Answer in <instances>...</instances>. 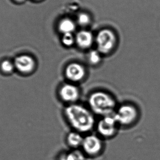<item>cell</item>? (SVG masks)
Masks as SVG:
<instances>
[{
	"instance_id": "2e32d148",
	"label": "cell",
	"mask_w": 160,
	"mask_h": 160,
	"mask_svg": "<svg viewBox=\"0 0 160 160\" xmlns=\"http://www.w3.org/2000/svg\"><path fill=\"white\" fill-rule=\"evenodd\" d=\"M62 41L63 44L66 46H70L74 42V38L71 33H65Z\"/></svg>"
},
{
	"instance_id": "52a82bcc",
	"label": "cell",
	"mask_w": 160,
	"mask_h": 160,
	"mask_svg": "<svg viewBox=\"0 0 160 160\" xmlns=\"http://www.w3.org/2000/svg\"><path fill=\"white\" fill-rule=\"evenodd\" d=\"M59 94L62 100L70 105L77 103L80 97L81 92L78 85L68 83L60 87Z\"/></svg>"
},
{
	"instance_id": "8992f818",
	"label": "cell",
	"mask_w": 160,
	"mask_h": 160,
	"mask_svg": "<svg viewBox=\"0 0 160 160\" xmlns=\"http://www.w3.org/2000/svg\"><path fill=\"white\" fill-rule=\"evenodd\" d=\"M96 41L99 51L102 53H107L115 46L116 36L112 31L104 29L98 33Z\"/></svg>"
},
{
	"instance_id": "6da1fadb",
	"label": "cell",
	"mask_w": 160,
	"mask_h": 160,
	"mask_svg": "<svg viewBox=\"0 0 160 160\" xmlns=\"http://www.w3.org/2000/svg\"><path fill=\"white\" fill-rule=\"evenodd\" d=\"M65 115L74 131L89 134L96 128L95 115L88 107L78 103L70 104L65 109Z\"/></svg>"
},
{
	"instance_id": "5b68a950",
	"label": "cell",
	"mask_w": 160,
	"mask_h": 160,
	"mask_svg": "<svg viewBox=\"0 0 160 160\" xmlns=\"http://www.w3.org/2000/svg\"><path fill=\"white\" fill-rule=\"evenodd\" d=\"M102 138L98 135L88 134L84 137L81 149L86 157L95 158L100 155L104 149Z\"/></svg>"
},
{
	"instance_id": "9a60e30c",
	"label": "cell",
	"mask_w": 160,
	"mask_h": 160,
	"mask_svg": "<svg viewBox=\"0 0 160 160\" xmlns=\"http://www.w3.org/2000/svg\"><path fill=\"white\" fill-rule=\"evenodd\" d=\"M14 65L8 60H5L1 64V69L5 73H11L13 71Z\"/></svg>"
},
{
	"instance_id": "9c48e42d",
	"label": "cell",
	"mask_w": 160,
	"mask_h": 160,
	"mask_svg": "<svg viewBox=\"0 0 160 160\" xmlns=\"http://www.w3.org/2000/svg\"><path fill=\"white\" fill-rule=\"evenodd\" d=\"M14 66L22 73H28L33 70L35 62L29 56H21L16 58Z\"/></svg>"
},
{
	"instance_id": "e0dca14e",
	"label": "cell",
	"mask_w": 160,
	"mask_h": 160,
	"mask_svg": "<svg viewBox=\"0 0 160 160\" xmlns=\"http://www.w3.org/2000/svg\"><path fill=\"white\" fill-rule=\"evenodd\" d=\"M78 22L80 25H86L89 23L90 22V18L89 16L86 14H80L78 17Z\"/></svg>"
},
{
	"instance_id": "ba28073f",
	"label": "cell",
	"mask_w": 160,
	"mask_h": 160,
	"mask_svg": "<svg viewBox=\"0 0 160 160\" xmlns=\"http://www.w3.org/2000/svg\"><path fill=\"white\" fill-rule=\"evenodd\" d=\"M65 75L71 83L82 82L86 75V71L82 65L78 63H72L69 65L65 70Z\"/></svg>"
},
{
	"instance_id": "30bf717a",
	"label": "cell",
	"mask_w": 160,
	"mask_h": 160,
	"mask_svg": "<svg viewBox=\"0 0 160 160\" xmlns=\"http://www.w3.org/2000/svg\"><path fill=\"white\" fill-rule=\"evenodd\" d=\"M83 139L84 137L83 136L82 134L74 131L70 132L68 134L67 143L73 149H78L79 148H81Z\"/></svg>"
},
{
	"instance_id": "3957f363",
	"label": "cell",
	"mask_w": 160,
	"mask_h": 160,
	"mask_svg": "<svg viewBox=\"0 0 160 160\" xmlns=\"http://www.w3.org/2000/svg\"><path fill=\"white\" fill-rule=\"evenodd\" d=\"M113 116L120 126L129 127L138 121L139 112L134 105L125 103L117 107Z\"/></svg>"
},
{
	"instance_id": "8fae6325",
	"label": "cell",
	"mask_w": 160,
	"mask_h": 160,
	"mask_svg": "<svg viewBox=\"0 0 160 160\" xmlns=\"http://www.w3.org/2000/svg\"><path fill=\"white\" fill-rule=\"evenodd\" d=\"M93 36L89 31H80L76 37V41L78 45L83 48L90 47L93 43Z\"/></svg>"
},
{
	"instance_id": "277c9868",
	"label": "cell",
	"mask_w": 160,
	"mask_h": 160,
	"mask_svg": "<svg viewBox=\"0 0 160 160\" xmlns=\"http://www.w3.org/2000/svg\"><path fill=\"white\" fill-rule=\"evenodd\" d=\"M120 127L113 116L109 115L102 117L97 122L95 128L102 139H110L117 134Z\"/></svg>"
},
{
	"instance_id": "4fadbf2b",
	"label": "cell",
	"mask_w": 160,
	"mask_h": 160,
	"mask_svg": "<svg viewBox=\"0 0 160 160\" xmlns=\"http://www.w3.org/2000/svg\"><path fill=\"white\" fill-rule=\"evenodd\" d=\"M75 29V25L72 20L64 19L60 22L59 24L60 31L64 33H71Z\"/></svg>"
},
{
	"instance_id": "7a4b0ae2",
	"label": "cell",
	"mask_w": 160,
	"mask_h": 160,
	"mask_svg": "<svg viewBox=\"0 0 160 160\" xmlns=\"http://www.w3.org/2000/svg\"><path fill=\"white\" fill-rule=\"evenodd\" d=\"M118 107L115 97L104 91L93 92L88 98V107L95 115H113Z\"/></svg>"
},
{
	"instance_id": "ac0fdd59",
	"label": "cell",
	"mask_w": 160,
	"mask_h": 160,
	"mask_svg": "<svg viewBox=\"0 0 160 160\" xmlns=\"http://www.w3.org/2000/svg\"><path fill=\"white\" fill-rule=\"evenodd\" d=\"M15 1H17V2H22L24 0H15Z\"/></svg>"
},
{
	"instance_id": "5bb4252c",
	"label": "cell",
	"mask_w": 160,
	"mask_h": 160,
	"mask_svg": "<svg viewBox=\"0 0 160 160\" xmlns=\"http://www.w3.org/2000/svg\"><path fill=\"white\" fill-rule=\"evenodd\" d=\"M89 62H91L92 64H97L101 60L100 54H99L98 52L95 51H92L89 53Z\"/></svg>"
},
{
	"instance_id": "7c38bea8",
	"label": "cell",
	"mask_w": 160,
	"mask_h": 160,
	"mask_svg": "<svg viewBox=\"0 0 160 160\" xmlns=\"http://www.w3.org/2000/svg\"><path fill=\"white\" fill-rule=\"evenodd\" d=\"M86 156L82 151L78 149H73L63 153L60 157V160H86Z\"/></svg>"
}]
</instances>
